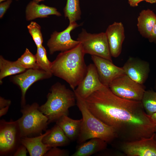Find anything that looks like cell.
<instances>
[{
	"label": "cell",
	"instance_id": "cell-1",
	"mask_svg": "<svg viewBox=\"0 0 156 156\" xmlns=\"http://www.w3.org/2000/svg\"><path fill=\"white\" fill-rule=\"evenodd\" d=\"M84 101L89 111L113 128L124 142L150 137L155 133L156 125L141 101L121 98L104 85Z\"/></svg>",
	"mask_w": 156,
	"mask_h": 156
},
{
	"label": "cell",
	"instance_id": "cell-2",
	"mask_svg": "<svg viewBox=\"0 0 156 156\" xmlns=\"http://www.w3.org/2000/svg\"><path fill=\"white\" fill-rule=\"evenodd\" d=\"M85 54L80 42L72 49L62 52L51 62L53 75L65 80L74 90L87 73Z\"/></svg>",
	"mask_w": 156,
	"mask_h": 156
},
{
	"label": "cell",
	"instance_id": "cell-3",
	"mask_svg": "<svg viewBox=\"0 0 156 156\" xmlns=\"http://www.w3.org/2000/svg\"><path fill=\"white\" fill-rule=\"evenodd\" d=\"M75 93L76 105L82 116V121L77 142L79 144L89 139L99 138L107 143L117 138L115 130L94 116L86 106L84 100Z\"/></svg>",
	"mask_w": 156,
	"mask_h": 156
},
{
	"label": "cell",
	"instance_id": "cell-4",
	"mask_svg": "<svg viewBox=\"0 0 156 156\" xmlns=\"http://www.w3.org/2000/svg\"><path fill=\"white\" fill-rule=\"evenodd\" d=\"M47 96L46 103L39 110L48 119L49 124L60 117L68 114L69 108L76 104V98L74 91L67 88L59 82L52 86Z\"/></svg>",
	"mask_w": 156,
	"mask_h": 156
},
{
	"label": "cell",
	"instance_id": "cell-5",
	"mask_svg": "<svg viewBox=\"0 0 156 156\" xmlns=\"http://www.w3.org/2000/svg\"><path fill=\"white\" fill-rule=\"evenodd\" d=\"M39 106L35 103L22 107V116L16 120L20 137L42 134L47 128L48 119L39 110Z\"/></svg>",
	"mask_w": 156,
	"mask_h": 156
},
{
	"label": "cell",
	"instance_id": "cell-6",
	"mask_svg": "<svg viewBox=\"0 0 156 156\" xmlns=\"http://www.w3.org/2000/svg\"><path fill=\"white\" fill-rule=\"evenodd\" d=\"M77 40L81 44L85 54L100 57L112 61L105 32L91 34L82 29Z\"/></svg>",
	"mask_w": 156,
	"mask_h": 156
},
{
	"label": "cell",
	"instance_id": "cell-7",
	"mask_svg": "<svg viewBox=\"0 0 156 156\" xmlns=\"http://www.w3.org/2000/svg\"><path fill=\"white\" fill-rule=\"evenodd\" d=\"M109 87L115 94L126 99L141 101L145 91L143 84L138 83L125 74L112 81Z\"/></svg>",
	"mask_w": 156,
	"mask_h": 156
},
{
	"label": "cell",
	"instance_id": "cell-8",
	"mask_svg": "<svg viewBox=\"0 0 156 156\" xmlns=\"http://www.w3.org/2000/svg\"><path fill=\"white\" fill-rule=\"evenodd\" d=\"M80 26L76 22L69 23L68 27L61 32L54 31L51 35L47 45L49 53L53 54L57 51L62 52L72 49L78 44L80 42L73 40L70 35L71 32Z\"/></svg>",
	"mask_w": 156,
	"mask_h": 156
},
{
	"label": "cell",
	"instance_id": "cell-9",
	"mask_svg": "<svg viewBox=\"0 0 156 156\" xmlns=\"http://www.w3.org/2000/svg\"><path fill=\"white\" fill-rule=\"evenodd\" d=\"M154 133L150 137L124 142L121 146L122 151L128 156H156Z\"/></svg>",
	"mask_w": 156,
	"mask_h": 156
},
{
	"label": "cell",
	"instance_id": "cell-10",
	"mask_svg": "<svg viewBox=\"0 0 156 156\" xmlns=\"http://www.w3.org/2000/svg\"><path fill=\"white\" fill-rule=\"evenodd\" d=\"M91 59L98 72L100 81L104 86L108 87L114 80L125 74L122 67L114 65L108 59L96 56H91Z\"/></svg>",
	"mask_w": 156,
	"mask_h": 156
},
{
	"label": "cell",
	"instance_id": "cell-11",
	"mask_svg": "<svg viewBox=\"0 0 156 156\" xmlns=\"http://www.w3.org/2000/svg\"><path fill=\"white\" fill-rule=\"evenodd\" d=\"M52 75L40 69H29L11 77V80L18 85L21 90L22 107L25 105L26 93L30 86L37 81L50 78Z\"/></svg>",
	"mask_w": 156,
	"mask_h": 156
},
{
	"label": "cell",
	"instance_id": "cell-12",
	"mask_svg": "<svg viewBox=\"0 0 156 156\" xmlns=\"http://www.w3.org/2000/svg\"><path fill=\"white\" fill-rule=\"evenodd\" d=\"M103 86L100 81L95 65L90 64L87 66L85 76L73 91L84 100Z\"/></svg>",
	"mask_w": 156,
	"mask_h": 156
},
{
	"label": "cell",
	"instance_id": "cell-13",
	"mask_svg": "<svg viewBox=\"0 0 156 156\" xmlns=\"http://www.w3.org/2000/svg\"><path fill=\"white\" fill-rule=\"evenodd\" d=\"M125 74L135 82L143 84L150 71L148 63L145 61L130 57L122 67Z\"/></svg>",
	"mask_w": 156,
	"mask_h": 156
},
{
	"label": "cell",
	"instance_id": "cell-14",
	"mask_svg": "<svg viewBox=\"0 0 156 156\" xmlns=\"http://www.w3.org/2000/svg\"><path fill=\"white\" fill-rule=\"evenodd\" d=\"M112 57H117L120 55L125 38V29L121 22H114L109 25L105 32Z\"/></svg>",
	"mask_w": 156,
	"mask_h": 156
},
{
	"label": "cell",
	"instance_id": "cell-15",
	"mask_svg": "<svg viewBox=\"0 0 156 156\" xmlns=\"http://www.w3.org/2000/svg\"><path fill=\"white\" fill-rule=\"evenodd\" d=\"M16 120L7 122L3 120L0 122V152L1 154L8 152L14 147L16 140Z\"/></svg>",
	"mask_w": 156,
	"mask_h": 156
},
{
	"label": "cell",
	"instance_id": "cell-16",
	"mask_svg": "<svg viewBox=\"0 0 156 156\" xmlns=\"http://www.w3.org/2000/svg\"><path fill=\"white\" fill-rule=\"evenodd\" d=\"M55 15L60 16L61 13L55 7L46 5L31 1L27 5L25 9L27 21H31L38 18L48 17L49 16Z\"/></svg>",
	"mask_w": 156,
	"mask_h": 156
},
{
	"label": "cell",
	"instance_id": "cell-17",
	"mask_svg": "<svg viewBox=\"0 0 156 156\" xmlns=\"http://www.w3.org/2000/svg\"><path fill=\"white\" fill-rule=\"evenodd\" d=\"M49 129L43 134L34 137L21 138V142L26 148L30 156H42L52 148L42 142L43 138L49 132Z\"/></svg>",
	"mask_w": 156,
	"mask_h": 156
},
{
	"label": "cell",
	"instance_id": "cell-18",
	"mask_svg": "<svg viewBox=\"0 0 156 156\" xmlns=\"http://www.w3.org/2000/svg\"><path fill=\"white\" fill-rule=\"evenodd\" d=\"M137 26L140 34L148 39L156 22V15L152 10L147 9L142 10L137 19Z\"/></svg>",
	"mask_w": 156,
	"mask_h": 156
},
{
	"label": "cell",
	"instance_id": "cell-19",
	"mask_svg": "<svg viewBox=\"0 0 156 156\" xmlns=\"http://www.w3.org/2000/svg\"><path fill=\"white\" fill-rule=\"evenodd\" d=\"M107 142L99 138H93L80 144L71 156H90L105 149Z\"/></svg>",
	"mask_w": 156,
	"mask_h": 156
},
{
	"label": "cell",
	"instance_id": "cell-20",
	"mask_svg": "<svg viewBox=\"0 0 156 156\" xmlns=\"http://www.w3.org/2000/svg\"><path fill=\"white\" fill-rule=\"evenodd\" d=\"M82 121V118L74 120L68 115H64L56 121V124L60 127L70 140H73L77 139L79 136Z\"/></svg>",
	"mask_w": 156,
	"mask_h": 156
},
{
	"label": "cell",
	"instance_id": "cell-21",
	"mask_svg": "<svg viewBox=\"0 0 156 156\" xmlns=\"http://www.w3.org/2000/svg\"><path fill=\"white\" fill-rule=\"evenodd\" d=\"M70 140L65 134L62 129L57 124L51 129L43 138V142L52 147L66 146Z\"/></svg>",
	"mask_w": 156,
	"mask_h": 156
},
{
	"label": "cell",
	"instance_id": "cell-22",
	"mask_svg": "<svg viewBox=\"0 0 156 156\" xmlns=\"http://www.w3.org/2000/svg\"><path fill=\"white\" fill-rule=\"evenodd\" d=\"M26 69L21 66L17 62L11 61L0 56V80L8 76L21 73L25 71Z\"/></svg>",
	"mask_w": 156,
	"mask_h": 156
},
{
	"label": "cell",
	"instance_id": "cell-23",
	"mask_svg": "<svg viewBox=\"0 0 156 156\" xmlns=\"http://www.w3.org/2000/svg\"><path fill=\"white\" fill-rule=\"evenodd\" d=\"M63 11L65 17L69 20V23L75 22L80 20L81 11L79 0H67Z\"/></svg>",
	"mask_w": 156,
	"mask_h": 156
},
{
	"label": "cell",
	"instance_id": "cell-24",
	"mask_svg": "<svg viewBox=\"0 0 156 156\" xmlns=\"http://www.w3.org/2000/svg\"><path fill=\"white\" fill-rule=\"evenodd\" d=\"M141 101L146 113L151 116L156 112V92L145 90Z\"/></svg>",
	"mask_w": 156,
	"mask_h": 156
},
{
	"label": "cell",
	"instance_id": "cell-25",
	"mask_svg": "<svg viewBox=\"0 0 156 156\" xmlns=\"http://www.w3.org/2000/svg\"><path fill=\"white\" fill-rule=\"evenodd\" d=\"M35 55L39 69L53 75L51 70L52 62L48 59L46 49L43 45L37 47Z\"/></svg>",
	"mask_w": 156,
	"mask_h": 156
},
{
	"label": "cell",
	"instance_id": "cell-26",
	"mask_svg": "<svg viewBox=\"0 0 156 156\" xmlns=\"http://www.w3.org/2000/svg\"><path fill=\"white\" fill-rule=\"evenodd\" d=\"M16 61L26 69H40L37 63L35 55H34L27 48H26L24 53Z\"/></svg>",
	"mask_w": 156,
	"mask_h": 156
},
{
	"label": "cell",
	"instance_id": "cell-27",
	"mask_svg": "<svg viewBox=\"0 0 156 156\" xmlns=\"http://www.w3.org/2000/svg\"><path fill=\"white\" fill-rule=\"evenodd\" d=\"M27 28L37 47L42 45L43 38L40 26L36 22L31 21Z\"/></svg>",
	"mask_w": 156,
	"mask_h": 156
},
{
	"label": "cell",
	"instance_id": "cell-28",
	"mask_svg": "<svg viewBox=\"0 0 156 156\" xmlns=\"http://www.w3.org/2000/svg\"><path fill=\"white\" fill-rule=\"evenodd\" d=\"M69 152L68 151L61 149L57 147H52L44 155L45 156H68Z\"/></svg>",
	"mask_w": 156,
	"mask_h": 156
},
{
	"label": "cell",
	"instance_id": "cell-29",
	"mask_svg": "<svg viewBox=\"0 0 156 156\" xmlns=\"http://www.w3.org/2000/svg\"><path fill=\"white\" fill-rule=\"evenodd\" d=\"M12 0L5 1L0 3V18H2L9 8Z\"/></svg>",
	"mask_w": 156,
	"mask_h": 156
},
{
	"label": "cell",
	"instance_id": "cell-30",
	"mask_svg": "<svg viewBox=\"0 0 156 156\" xmlns=\"http://www.w3.org/2000/svg\"><path fill=\"white\" fill-rule=\"evenodd\" d=\"M27 150L26 147L22 144L19 147L14 154V156H27Z\"/></svg>",
	"mask_w": 156,
	"mask_h": 156
},
{
	"label": "cell",
	"instance_id": "cell-31",
	"mask_svg": "<svg viewBox=\"0 0 156 156\" xmlns=\"http://www.w3.org/2000/svg\"><path fill=\"white\" fill-rule=\"evenodd\" d=\"M148 39L150 42H156V22L153 28L150 35Z\"/></svg>",
	"mask_w": 156,
	"mask_h": 156
},
{
	"label": "cell",
	"instance_id": "cell-32",
	"mask_svg": "<svg viewBox=\"0 0 156 156\" xmlns=\"http://www.w3.org/2000/svg\"><path fill=\"white\" fill-rule=\"evenodd\" d=\"M11 103V101L9 100L4 99L2 97H0V109L4 108L10 105Z\"/></svg>",
	"mask_w": 156,
	"mask_h": 156
},
{
	"label": "cell",
	"instance_id": "cell-33",
	"mask_svg": "<svg viewBox=\"0 0 156 156\" xmlns=\"http://www.w3.org/2000/svg\"><path fill=\"white\" fill-rule=\"evenodd\" d=\"M144 0H128V2L130 5L131 7L137 6L138 4Z\"/></svg>",
	"mask_w": 156,
	"mask_h": 156
},
{
	"label": "cell",
	"instance_id": "cell-34",
	"mask_svg": "<svg viewBox=\"0 0 156 156\" xmlns=\"http://www.w3.org/2000/svg\"><path fill=\"white\" fill-rule=\"evenodd\" d=\"M9 106L0 109V117H1L5 115L9 109Z\"/></svg>",
	"mask_w": 156,
	"mask_h": 156
},
{
	"label": "cell",
	"instance_id": "cell-35",
	"mask_svg": "<svg viewBox=\"0 0 156 156\" xmlns=\"http://www.w3.org/2000/svg\"><path fill=\"white\" fill-rule=\"evenodd\" d=\"M150 116L152 120L156 125V112L154 113Z\"/></svg>",
	"mask_w": 156,
	"mask_h": 156
},
{
	"label": "cell",
	"instance_id": "cell-36",
	"mask_svg": "<svg viewBox=\"0 0 156 156\" xmlns=\"http://www.w3.org/2000/svg\"><path fill=\"white\" fill-rule=\"evenodd\" d=\"M144 1L152 4L156 3V0H144Z\"/></svg>",
	"mask_w": 156,
	"mask_h": 156
},
{
	"label": "cell",
	"instance_id": "cell-37",
	"mask_svg": "<svg viewBox=\"0 0 156 156\" xmlns=\"http://www.w3.org/2000/svg\"><path fill=\"white\" fill-rule=\"evenodd\" d=\"M44 0H31V1H34L36 3H39L40 2L44 1Z\"/></svg>",
	"mask_w": 156,
	"mask_h": 156
},
{
	"label": "cell",
	"instance_id": "cell-38",
	"mask_svg": "<svg viewBox=\"0 0 156 156\" xmlns=\"http://www.w3.org/2000/svg\"><path fill=\"white\" fill-rule=\"evenodd\" d=\"M154 138L156 140V126L155 128V133H154Z\"/></svg>",
	"mask_w": 156,
	"mask_h": 156
},
{
	"label": "cell",
	"instance_id": "cell-39",
	"mask_svg": "<svg viewBox=\"0 0 156 156\" xmlns=\"http://www.w3.org/2000/svg\"><path fill=\"white\" fill-rule=\"evenodd\" d=\"M7 0H0V2L1 3V2H3L5 1H7ZM15 0L18 1V0Z\"/></svg>",
	"mask_w": 156,
	"mask_h": 156
},
{
	"label": "cell",
	"instance_id": "cell-40",
	"mask_svg": "<svg viewBox=\"0 0 156 156\" xmlns=\"http://www.w3.org/2000/svg\"><path fill=\"white\" fill-rule=\"evenodd\" d=\"M155 89H156V83H155Z\"/></svg>",
	"mask_w": 156,
	"mask_h": 156
}]
</instances>
